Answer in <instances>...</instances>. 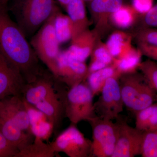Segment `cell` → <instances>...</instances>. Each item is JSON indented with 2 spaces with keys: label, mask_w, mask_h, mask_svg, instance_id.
<instances>
[{
  "label": "cell",
  "mask_w": 157,
  "mask_h": 157,
  "mask_svg": "<svg viewBox=\"0 0 157 157\" xmlns=\"http://www.w3.org/2000/svg\"><path fill=\"white\" fill-rule=\"evenodd\" d=\"M137 44V48L141 52L142 55L157 62V46L140 42Z\"/></svg>",
  "instance_id": "cell-34"
},
{
  "label": "cell",
  "mask_w": 157,
  "mask_h": 157,
  "mask_svg": "<svg viewBox=\"0 0 157 157\" xmlns=\"http://www.w3.org/2000/svg\"><path fill=\"white\" fill-rule=\"evenodd\" d=\"M51 144L56 153H63L70 157H91V140L73 124L59 134Z\"/></svg>",
  "instance_id": "cell-8"
},
{
  "label": "cell",
  "mask_w": 157,
  "mask_h": 157,
  "mask_svg": "<svg viewBox=\"0 0 157 157\" xmlns=\"http://www.w3.org/2000/svg\"><path fill=\"white\" fill-rule=\"evenodd\" d=\"M152 5L153 0H132V7L140 14L148 11Z\"/></svg>",
  "instance_id": "cell-35"
},
{
  "label": "cell",
  "mask_w": 157,
  "mask_h": 157,
  "mask_svg": "<svg viewBox=\"0 0 157 157\" xmlns=\"http://www.w3.org/2000/svg\"><path fill=\"white\" fill-rule=\"evenodd\" d=\"M57 1L59 3L60 5L65 9V7L67 6L68 3L69 2L70 0H57Z\"/></svg>",
  "instance_id": "cell-36"
},
{
  "label": "cell",
  "mask_w": 157,
  "mask_h": 157,
  "mask_svg": "<svg viewBox=\"0 0 157 157\" xmlns=\"http://www.w3.org/2000/svg\"><path fill=\"white\" fill-rule=\"evenodd\" d=\"M0 132L18 150L33 141V135L24 132L10 121L1 117Z\"/></svg>",
  "instance_id": "cell-19"
},
{
  "label": "cell",
  "mask_w": 157,
  "mask_h": 157,
  "mask_svg": "<svg viewBox=\"0 0 157 157\" xmlns=\"http://www.w3.org/2000/svg\"><path fill=\"white\" fill-rule=\"evenodd\" d=\"M155 99H156V102H157V94H156Z\"/></svg>",
  "instance_id": "cell-39"
},
{
  "label": "cell",
  "mask_w": 157,
  "mask_h": 157,
  "mask_svg": "<svg viewBox=\"0 0 157 157\" xmlns=\"http://www.w3.org/2000/svg\"><path fill=\"white\" fill-rule=\"evenodd\" d=\"M54 29L60 44L71 40L73 36L71 21L67 15L63 14L59 9L55 16Z\"/></svg>",
  "instance_id": "cell-25"
},
{
  "label": "cell",
  "mask_w": 157,
  "mask_h": 157,
  "mask_svg": "<svg viewBox=\"0 0 157 157\" xmlns=\"http://www.w3.org/2000/svg\"><path fill=\"white\" fill-rule=\"evenodd\" d=\"M146 28L157 29V3L146 13L139 14L130 31Z\"/></svg>",
  "instance_id": "cell-26"
},
{
  "label": "cell",
  "mask_w": 157,
  "mask_h": 157,
  "mask_svg": "<svg viewBox=\"0 0 157 157\" xmlns=\"http://www.w3.org/2000/svg\"><path fill=\"white\" fill-rule=\"evenodd\" d=\"M131 32L116 30L110 34L106 45L109 53L114 59H119L128 52L133 47Z\"/></svg>",
  "instance_id": "cell-18"
},
{
  "label": "cell",
  "mask_w": 157,
  "mask_h": 157,
  "mask_svg": "<svg viewBox=\"0 0 157 157\" xmlns=\"http://www.w3.org/2000/svg\"><path fill=\"white\" fill-rule=\"evenodd\" d=\"M117 140L111 157H134L140 155L143 132L129 125L127 120L119 117Z\"/></svg>",
  "instance_id": "cell-9"
},
{
  "label": "cell",
  "mask_w": 157,
  "mask_h": 157,
  "mask_svg": "<svg viewBox=\"0 0 157 157\" xmlns=\"http://www.w3.org/2000/svg\"><path fill=\"white\" fill-rule=\"evenodd\" d=\"M88 67L85 62L78 61L67 56L61 51L59 58L58 75L56 78L68 88L86 80Z\"/></svg>",
  "instance_id": "cell-14"
},
{
  "label": "cell",
  "mask_w": 157,
  "mask_h": 157,
  "mask_svg": "<svg viewBox=\"0 0 157 157\" xmlns=\"http://www.w3.org/2000/svg\"><path fill=\"white\" fill-rule=\"evenodd\" d=\"M121 75H115L107 79L100 93L101 96L94 103L96 115L101 119L116 120L123 111L124 106L119 85Z\"/></svg>",
  "instance_id": "cell-7"
},
{
  "label": "cell",
  "mask_w": 157,
  "mask_h": 157,
  "mask_svg": "<svg viewBox=\"0 0 157 157\" xmlns=\"http://www.w3.org/2000/svg\"><path fill=\"white\" fill-rule=\"evenodd\" d=\"M124 0H92L89 9L94 25L93 30L102 39L110 32V18L113 13L124 6Z\"/></svg>",
  "instance_id": "cell-10"
},
{
  "label": "cell",
  "mask_w": 157,
  "mask_h": 157,
  "mask_svg": "<svg viewBox=\"0 0 157 157\" xmlns=\"http://www.w3.org/2000/svg\"><path fill=\"white\" fill-rule=\"evenodd\" d=\"M117 75L121 74L112 64L90 74L86 79V83L94 97L101 93L108 78Z\"/></svg>",
  "instance_id": "cell-22"
},
{
  "label": "cell",
  "mask_w": 157,
  "mask_h": 157,
  "mask_svg": "<svg viewBox=\"0 0 157 157\" xmlns=\"http://www.w3.org/2000/svg\"><path fill=\"white\" fill-rule=\"evenodd\" d=\"M135 128L142 132L157 129V102L135 114Z\"/></svg>",
  "instance_id": "cell-23"
},
{
  "label": "cell",
  "mask_w": 157,
  "mask_h": 157,
  "mask_svg": "<svg viewBox=\"0 0 157 157\" xmlns=\"http://www.w3.org/2000/svg\"><path fill=\"white\" fill-rule=\"evenodd\" d=\"M25 102L26 107L27 110L31 125L39 121L44 120H47V118L41 111L37 109L35 106L31 105L27 103L25 101Z\"/></svg>",
  "instance_id": "cell-33"
},
{
  "label": "cell",
  "mask_w": 157,
  "mask_h": 157,
  "mask_svg": "<svg viewBox=\"0 0 157 157\" xmlns=\"http://www.w3.org/2000/svg\"><path fill=\"white\" fill-rule=\"evenodd\" d=\"M100 39L94 31L88 29L72 39L69 48L63 52L70 58L85 62L90 56L96 42Z\"/></svg>",
  "instance_id": "cell-15"
},
{
  "label": "cell",
  "mask_w": 157,
  "mask_h": 157,
  "mask_svg": "<svg viewBox=\"0 0 157 157\" xmlns=\"http://www.w3.org/2000/svg\"><path fill=\"white\" fill-rule=\"evenodd\" d=\"M142 53L140 50L133 47L128 52L119 59H114L112 65L118 73H132L138 70L141 63Z\"/></svg>",
  "instance_id": "cell-21"
},
{
  "label": "cell",
  "mask_w": 157,
  "mask_h": 157,
  "mask_svg": "<svg viewBox=\"0 0 157 157\" xmlns=\"http://www.w3.org/2000/svg\"><path fill=\"white\" fill-rule=\"evenodd\" d=\"M56 11L31 38L30 43L42 62L56 78L58 75L59 58L61 51L54 29Z\"/></svg>",
  "instance_id": "cell-4"
},
{
  "label": "cell",
  "mask_w": 157,
  "mask_h": 157,
  "mask_svg": "<svg viewBox=\"0 0 157 157\" xmlns=\"http://www.w3.org/2000/svg\"><path fill=\"white\" fill-rule=\"evenodd\" d=\"M7 8L27 37L33 36L59 9L55 0H9Z\"/></svg>",
  "instance_id": "cell-2"
},
{
  "label": "cell",
  "mask_w": 157,
  "mask_h": 157,
  "mask_svg": "<svg viewBox=\"0 0 157 157\" xmlns=\"http://www.w3.org/2000/svg\"><path fill=\"white\" fill-rule=\"evenodd\" d=\"M130 32L137 43L140 42L157 46V29H142Z\"/></svg>",
  "instance_id": "cell-30"
},
{
  "label": "cell",
  "mask_w": 157,
  "mask_h": 157,
  "mask_svg": "<svg viewBox=\"0 0 157 157\" xmlns=\"http://www.w3.org/2000/svg\"><path fill=\"white\" fill-rule=\"evenodd\" d=\"M119 85L124 106L135 115L156 102L157 93L140 72L121 74Z\"/></svg>",
  "instance_id": "cell-3"
},
{
  "label": "cell",
  "mask_w": 157,
  "mask_h": 157,
  "mask_svg": "<svg viewBox=\"0 0 157 157\" xmlns=\"http://www.w3.org/2000/svg\"><path fill=\"white\" fill-rule=\"evenodd\" d=\"M32 134L42 140L48 139L54 131L52 124L47 120L39 121L31 125Z\"/></svg>",
  "instance_id": "cell-31"
},
{
  "label": "cell",
  "mask_w": 157,
  "mask_h": 157,
  "mask_svg": "<svg viewBox=\"0 0 157 157\" xmlns=\"http://www.w3.org/2000/svg\"><path fill=\"white\" fill-rule=\"evenodd\" d=\"M26 83L17 68L0 52V100L22 96Z\"/></svg>",
  "instance_id": "cell-12"
},
{
  "label": "cell",
  "mask_w": 157,
  "mask_h": 157,
  "mask_svg": "<svg viewBox=\"0 0 157 157\" xmlns=\"http://www.w3.org/2000/svg\"><path fill=\"white\" fill-rule=\"evenodd\" d=\"M89 122L92 129L91 157H112L117 140V123L97 115Z\"/></svg>",
  "instance_id": "cell-6"
},
{
  "label": "cell",
  "mask_w": 157,
  "mask_h": 157,
  "mask_svg": "<svg viewBox=\"0 0 157 157\" xmlns=\"http://www.w3.org/2000/svg\"><path fill=\"white\" fill-rule=\"evenodd\" d=\"M83 1H84V2H89L90 1H92V0H83Z\"/></svg>",
  "instance_id": "cell-38"
},
{
  "label": "cell",
  "mask_w": 157,
  "mask_h": 157,
  "mask_svg": "<svg viewBox=\"0 0 157 157\" xmlns=\"http://www.w3.org/2000/svg\"><path fill=\"white\" fill-rule=\"evenodd\" d=\"M33 141L18 150L15 157H53L56 153L50 144L35 137Z\"/></svg>",
  "instance_id": "cell-20"
},
{
  "label": "cell",
  "mask_w": 157,
  "mask_h": 157,
  "mask_svg": "<svg viewBox=\"0 0 157 157\" xmlns=\"http://www.w3.org/2000/svg\"><path fill=\"white\" fill-rule=\"evenodd\" d=\"M18 151L14 146L0 132V157H14Z\"/></svg>",
  "instance_id": "cell-32"
},
{
  "label": "cell",
  "mask_w": 157,
  "mask_h": 157,
  "mask_svg": "<svg viewBox=\"0 0 157 157\" xmlns=\"http://www.w3.org/2000/svg\"><path fill=\"white\" fill-rule=\"evenodd\" d=\"M0 52L19 71L27 83L35 81L44 70L27 37L0 3Z\"/></svg>",
  "instance_id": "cell-1"
},
{
  "label": "cell",
  "mask_w": 157,
  "mask_h": 157,
  "mask_svg": "<svg viewBox=\"0 0 157 157\" xmlns=\"http://www.w3.org/2000/svg\"><path fill=\"white\" fill-rule=\"evenodd\" d=\"M84 2L83 0H70L65 7L72 25V39L88 29L89 21L86 15Z\"/></svg>",
  "instance_id": "cell-17"
},
{
  "label": "cell",
  "mask_w": 157,
  "mask_h": 157,
  "mask_svg": "<svg viewBox=\"0 0 157 157\" xmlns=\"http://www.w3.org/2000/svg\"><path fill=\"white\" fill-rule=\"evenodd\" d=\"M8 1H9V0H0V3L3 4V5L7 6Z\"/></svg>",
  "instance_id": "cell-37"
},
{
  "label": "cell",
  "mask_w": 157,
  "mask_h": 157,
  "mask_svg": "<svg viewBox=\"0 0 157 157\" xmlns=\"http://www.w3.org/2000/svg\"><path fill=\"white\" fill-rule=\"evenodd\" d=\"M139 14L132 6L124 5L113 14L110 18L111 25L120 29H131Z\"/></svg>",
  "instance_id": "cell-24"
},
{
  "label": "cell",
  "mask_w": 157,
  "mask_h": 157,
  "mask_svg": "<svg viewBox=\"0 0 157 157\" xmlns=\"http://www.w3.org/2000/svg\"><path fill=\"white\" fill-rule=\"evenodd\" d=\"M0 117L33 135L25 102L22 96H10L0 100Z\"/></svg>",
  "instance_id": "cell-13"
},
{
  "label": "cell",
  "mask_w": 157,
  "mask_h": 157,
  "mask_svg": "<svg viewBox=\"0 0 157 157\" xmlns=\"http://www.w3.org/2000/svg\"><path fill=\"white\" fill-rule=\"evenodd\" d=\"M93 95L86 82H81L66 89L62 94L65 117L71 124L77 125L83 121H90L96 117Z\"/></svg>",
  "instance_id": "cell-5"
},
{
  "label": "cell",
  "mask_w": 157,
  "mask_h": 157,
  "mask_svg": "<svg viewBox=\"0 0 157 157\" xmlns=\"http://www.w3.org/2000/svg\"><path fill=\"white\" fill-rule=\"evenodd\" d=\"M90 57V61L101 62L108 66L112 64L114 59L109 53L106 43L102 42L101 39L96 42Z\"/></svg>",
  "instance_id": "cell-29"
},
{
  "label": "cell",
  "mask_w": 157,
  "mask_h": 157,
  "mask_svg": "<svg viewBox=\"0 0 157 157\" xmlns=\"http://www.w3.org/2000/svg\"><path fill=\"white\" fill-rule=\"evenodd\" d=\"M58 82L50 71L44 70L35 81L26 84L23 98L27 103L35 106L56 93Z\"/></svg>",
  "instance_id": "cell-11"
},
{
  "label": "cell",
  "mask_w": 157,
  "mask_h": 157,
  "mask_svg": "<svg viewBox=\"0 0 157 157\" xmlns=\"http://www.w3.org/2000/svg\"><path fill=\"white\" fill-rule=\"evenodd\" d=\"M62 87L57 86L56 93L35 106L41 111L47 118V120L52 124L54 130L59 128L63 118L65 117L64 107L62 98Z\"/></svg>",
  "instance_id": "cell-16"
},
{
  "label": "cell",
  "mask_w": 157,
  "mask_h": 157,
  "mask_svg": "<svg viewBox=\"0 0 157 157\" xmlns=\"http://www.w3.org/2000/svg\"><path fill=\"white\" fill-rule=\"evenodd\" d=\"M138 70L146 78L151 86L157 93V63L148 59L141 62Z\"/></svg>",
  "instance_id": "cell-28"
},
{
  "label": "cell",
  "mask_w": 157,
  "mask_h": 157,
  "mask_svg": "<svg viewBox=\"0 0 157 157\" xmlns=\"http://www.w3.org/2000/svg\"><path fill=\"white\" fill-rule=\"evenodd\" d=\"M140 155L157 157V129L144 132Z\"/></svg>",
  "instance_id": "cell-27"
}]
</instances>
